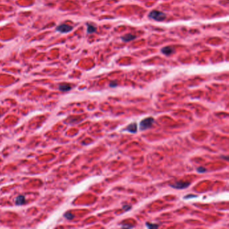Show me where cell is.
<instances>
[{
    "mask_svg": "<svg viewBox=\"0 0 229 229\" xmlns=\"http://www.w3.org/2000/svg\"><path fill=\"white\" fill-rule=\"evenodd\" d=\"M149 18L152 19V20H155V21L161 22L166 18V15L164 13L159 12V11L153 10L150 12V14H149Z\"/></svg>",
    "mask_w": 229,
    "mask_h": 229,
    "instance_id": "6da1fadb",
    "label": "cell"
},
{
    "mask_svg": "<svg viewBox=\"0 0 229 229\" xmlns=\"http://www.w3.org/2000/svg\"><path fill=\"white\" fill-rule=\"evenodd\" d=\"M146 225L148 228H158L159 227V225H157V224H151L150 222H147L146 223Z\"/></svg>",
    "mask_w": 229,
    "mask_h": 229,
    "instance_id": "7c38bea8",
    "label": "cell"
},
{
    "mask_svg": "<svg viewBox=\"0 0 229 229\" xmlns=\"http://www.w3.org/2000/svg\"><path fill=\"white\" fill-rule=\"evenodd\" d=\"M0 116H1V115H0Z\"/></svg>",
    "mask_w": 229,
    "mask_h": 229,
    "instance_id": "2e32d148",
    "label": "cell"
},
{
    "mask_svg": "<svg viewBox=\"0 0 229 229\" xmlns=\"http://www.w3.org/2000/svg\"><path fill=\"white\" fill-rule=\"evenodd\" d=\"M161 52H162L164 55H167V56H169V55H172L173 53H175L174 48L171 47V46H166L161 49Z\"/></svg>",
    "mask_w": 229,
    "mask_h": 229,
    "instance_id": "5b68a950",
    "label": "cell"
},
{
    "mask_svg": "<svg viewBox=\"0 0 229 229\" xmlns=\"http://www.w3.org/2000/svg\"><path fill=\"white\" fill-rule=\"evenodd\" d=\"M136 38H137V36L135 35H133V34H128L124 35V36H122L121 39L124 42H130L131 40H132L135 39Z\"/></svg>",
    "mask_w": 229,
    "mask_h": 229,
    "instance_id": "52a82bcc",
    "label": "cell"
},
{
    "mask_svg": "<svg viewBox=\"0 0 229 229\" xmlns=\"http://www.w3.org/2000/svg\"><path fill=\"white\" fill-rule=\"evenodd\" d=\"M109 86H110V87H116V86H117V83H116V82H112V83H110V85H109Z\"/></svg>",
    "mask_w": 229,
    "mask_h": 229,
    "instance_id": "9a60e30c",
    "label": "cell"
},
{
    "mask_svg": "<svg viewBox=\"0 0 229 229\" xmlns=\"http://www.w3.org/2000/svg\"><path fill=\"white\" fill-rule=\"evenodd\" d=\"M87 33L89 34H91V33L95 32L96 31V26L92 25V24H87Z\"/></svg>",
    "mask_w": 229,
    "mask_h": 229,
    "instance_id": "30bf717a",
    "label": "cell"
},
{
    "mask_svg": "<svg viewBox=\"0 0 229 229\" xmlns=\"http://www.w3.org/2000/svg\"><path fill=\"white\" fill-rule=\"evenodd\" d=\"M122 208H123L125 211H128L131 209V206L130 205H124V206H123Z\"/></svg>",
    "mask_w": 229,
    "mask_h": 229,
    "instance_id": "5bb4252c",
    "label": "cell"
},
{
    "mask_svg": "<svg viewBox=\"0 0 229 229\" xmlns=\"http://www.w3.org/2000/svg\"><path fill=\"white\" fill-rule=\"evenodd\" d=\"M207 171V169L206 168L203 167H200L197 169V171L199 172V173H204Z\"/></svg>",
    "mask_w": 229,
    "mask_h": 229,
    "instance_id": "4fadbf2b",
    "label": "cell"
},
{
    "mask_svg": "<svg viewBox=\"0 0 229 229\" xmlns=\"http://www.w3.org/2000/svg\"><path fill=\"white\" fill-rule=\"evenodd\" d=\"M73 26L66 24H61V25L57 26L56 28V30L61 33H68L69 32H71V31L73 30Z\"/></svg>",
    "mask_w": 229,
    "mask_h": 229,
    "instance_id": "3957f363",
    "label": "cell"
},
{
    "mask_svg": "<svg viewBox=\"0 0 229 229\" xmlns=\"http://www.w3.org/2000/svg\"><path fill=\"white\" fill-rule=\"evenodd\" d=\"M126 130L130 132H136L137 131V125L136 123H132L130 125H128L126 128Z\"/></svg>",
    "mask_w": 229,
    "mask_h": 229,
    "instance_id": "9c48e42d",
    "label": "cell"
},
{
    "mask_svg": "<svg viewBox=\"0 0 229 229\" xmlns=\"http://www.w3.org/2000/svg\"><path fill=\"white\" fill-rule=\"evenodd\" d=\"M58 88H59V90L61 91H68L71 90V86L69 84L63 83L59 86Z\"/></svg>",
    "mask_w": 229,
    "mask_h": 229,
    "instance_id": "ba28073f",
    "label": "cell"
},
{
    "mask_svg": "<svg viewBox=\"0 0 229 229\" xmlns=\"http://www.w3.org/2000/svg\"><path fill=\"white\" fill-rule=\"evenodd\" d=\"M190 185V182H184V181H177L173 184L170 185V186L173 188H175V189H184L185 188H188Z\"/></svg>",
    "mask_w": 229,
    "mask_h": 229,
    "instance_id": "277c9868",
    "label": "cell"
},
{
    "mask_svg": "<svg viewBox=\"0 0 229 229\" xmlns=\"http://www.w3.org/2000/svg\"><path fill=\"white\" fill-rule=\"evenodd\" d=\"M65 217L68 220H73L75 217V215L71 213V212H67V213H65Z\"/></svg>",
    "mask_w": 229,
    "mask_h": 229,
    "instance_id": "8fae6325",
    "label": "cell"
},
{
    "mask_svg": "<svg viewBox=\"0 0 229 229\" xmlns=\"http://www.w3.org/2000/svg\"><path fill=\"white\" fill-rule=\"evenodd\" d=\"M15 203L18 206H22L26 203V198L23 195H20L15 198Z\"/></svg>",
    "mask_w": 229,
    "mask_h": 229,
    "instance_id": "8992f818",
    "label": "cell"
},
{
    "mask_svg": "<svg viewBox=\"0 0 229 229\" xmlns=\"http://www.w3.org/2000/svg\"><path fill=\"white\" fill-rule=\"evenodd\" d=\"M154 122V119L151 117L147 118L142 120L140 123V129L141 130H145L147 128H150Z\"/></svg>",
    "mask_w": 229,
    "mask_h": 229,
    "instance_id": "7a4b0ae2",
    "label": "cell"
}]
</instances>
